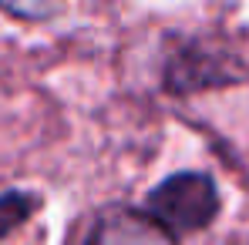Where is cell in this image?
Returning a JSON list of instances; mask_svg holds the SVG:
<instances>
[{"mask_svg":"<svg viewBox=\"0 0 249 245\" xmlns=\"http://www.w3.org/2000/svg\"><path fill=\"white\" fill-rule=\"evenodd\" d=\"M88 245H178V239L148 212L118 208L94 222Z\"/></svg>","mask_w":249,"mask_h":245,"instance_id":"cell-2","label":"cell"},{"mask_svg":"<svg viewBox=\"0 0 249 245\" xmlns=\"http://www.w3.org/2000/svg\"><path fill=\"white\" fill-rule=\"evenodd\" d=\"M34 205L37 202L27 192H7V195H0V239L7 232H14L20 222H27V215L34 212Z\"/></svg>","mask_w":249,"mask_h":245,"instance_id":"cell-3","label":"cell"},{"mask_svg":"<svg viewBox=\"0 0 249 245\" xmlns=\"http://www.w3.org/2000/svg\"><path fill=\"white\" fill-rule=\"evenodd\" d=\"M148 215L162 222L168 232H199L219 212L215 181L202 171H178L168 175L148 192Z\"/></svg>","mask_w":249,"mask_h":245,"instance_id":"cell-1","label":"cell"}]
</instances>
